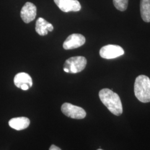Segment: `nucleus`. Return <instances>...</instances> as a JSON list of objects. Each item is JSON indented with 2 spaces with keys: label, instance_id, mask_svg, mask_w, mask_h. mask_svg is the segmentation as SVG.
<instances>
[{
  "label": "nucleus",
  "instance_id": "nucleus-5",
  "mask_svg": "<svg viewBox=\"0 0 150 150\" xmlns=\"http://www.w3.org/2000/svg\"><path fill=\"white\" fill-rule=\"evenodd\" d=\"M125 54L123 48L116 45H108L101 48L100 56L105 59H113L120 57Z\"/></svg>",
  "mask_w": 150,
  "mask_h": 150
},
{
  "label": "nucleus",
  "instance_id": "nucleus-3",
  "mask_svg": "<svg viewBox=\"0 0 150 150\" xmlns=\"http://www.w3.org/2000/svg\"><path fill=\"white\" fill-rule=\"evenodd\" d=\"M87 64V59L83 56L72 57L67 59L64 64V67L69 71V73L77 74L85 69Z\"/></svg>",
  "mask_w": 150,
  "mask_h": 150
},
{
  "label": "nucleus",
  "instance_id": "nucleus-8",
  "mask_svg": "<svg viewBox=\"0 0 150 150\" xmlns=\"http://www.w3.org/2000/svg\"><path fill=\"white\" fill-rule=\"evenodd\" d=\"M37 14L36 6L30 2H27L22 8L21 17L23 21L28 23L35 20Z\"/></svg>",
  "mask_w": 150,
  "mask_h": 150
},
{
  "label": "nucleus",
  "instance_id": "nucleus-16",
  "mask_svg": "<svg viewBox=\"0 0 150 150\" xmlns=\"http://www.w3.org/2000/svg\"><path fill=\"white\" fill-rule=\"evenodd\" d=\"M47 29H48V31H50V32H51V31H53L54 27H53V26H52V25L51 23H49V24H48V28H47Z\"/></svg>",
  "mask_w": 150,
  "mask_h": 150
},
{
  "label": "nucleus",
  "instance_id": "nucleus-11",
  "mask_svg": "<svg viewBox=\"0 0 150 150\" xmlns=\"http://www.w3.org/2000/svg\"><path fill=\"white\" fill-rule=\"evenodd\" d=\"M140 11L143 20L146 22H150V0H141Z\"/></svg>",
  "mask_w": 150,
  "mask_h": 150
},
{
  "label": "nucleus",
  "instance_id": "nucleus-13",
  "mask_svg": "<svg viewBox=\"0 0 150 150\" xmlns=\"http://www.w3.org/2000/svg\"><path fill=\"white\" fill-rule=\"evenodd\" d=\"M129 0H113L115 7L119 11H125L128 6Z\"/></svg>",
  "mask_w": 150,
  "mask_h": 150
},
{
  "label": "nucleus",
  "instance_id": "nucleus-7",
  "mask_svg": "<svg viewBox=\"0 0 150 150\" xmlns=\"http://www.w3.org/2000/svg\"><path fill=\"white\" fill-rule=\"evenodd\" d=\"M54 2L59 9L64 12H77L81 8L78 0H54Z\"/></svg>",
  "mask_w": 150,
  "mask_h": 150
},
{
  "label": "nucleus",
  "instance_id": "nucleus-14",
  "mask_svg": "<svg viewBox=\"0 0 150 150\" xmlns=\"http://www.w3.org/2000/svg\"><path fill=\"white\" fill-rule=\"evenodd\" d=\"M29 88H30V87H29V86H28V85H27V84L22 85L21 86V87H20V88H21L22 90H25V91L28 90Z\"/></svg>",
  "mask_w": 150,
  "mask_h": 150
},
{
  "label": "nucleus",
  "instance_id": "nucleus-4",
  "mask_svg": "<svg viewBox=\"0 0 150 150\" xmlns=\"http://www.w3.org/2000/svg\"><path fill=\"white\" fill-rule=\"evenodd\" d=\"M61 111L64 115L74 119H82L86 116L84 109L70 103H64L61 106Z\"/></svg>",
  "mask_w": 150,
  "mask_h": 150
},
{
  "label": "nucleus",
  "instance_id": "nucleus-2",
  "mask_svg": "<svg viewBox=\"0 0 150 150\" xmlns=\"http://www.w3.org/2000/svg\"><path fill=\"white\" fill-rule=\"evenodd\" d=\"M135 96L143 103L150 102V79L145 75H139L135 80Z\"/></svg>",
  "mask_w": 150,
  "mask_h": 150
},
{
  "label": "nucleus",
  "instance_id": "nucleus-15",
  "mask_svg": "<svg viewBox=\"0 0 150 150\" xmlns=\"http://www.w3.org/2000/svg\"><path fill=\"white\" fill-rule=\"evenodd\" d=\"M61 150L59 147H58L57 146H55V145H52L51 146L50 150Z\"/></svg>",
  "mask_w": 150,
  "mask_h": 150
},
{
  "label": "nucleus",
  "instance_id": "nucleus-1",
  "mask_svg": "<svg viewBox=\"0 0 150 150\" xmlns=\"http://www.w3.org/2000/svg\"><path fill=\"white\" fill-rule=\"evenodd\" d=\"M99 97L103 105L113 115L120 116L122 113V102L116 93L108 88H103L99 92Z\"/></svg>",
  "mask_w": 150,
  "mask_h": 150
},
{
  "label": "nucleus",
  "instance_id": "nucleus-9",
  "mask_svg": "<svg viewBox=\"0 0 150 150\" xmlns=\"http://www.w3.org/2000/svg\"><path fill=\"white\" fill-rule=\"evenodd\" d=\"M30 123V120L25 117L12 118L8 122L9 126L11 128L18 131L27 129L29 126Z\"/></svg>",
  "mask_w": 150,
  "mask_h": 150
},
{
  "label": "nucleus",
  "instance_id": "nucleus-12",
  "mask_svg": "<svg viewBox=\"0 0 150 150\" xmlns=\"http://www.w3.org/2000/svg\"><path fill=\"white\" fill-rule=\"evenodd\" d=\"M48 24L49 22L46 21L43 18H38L36 23V31L40 36H45L47 35Z\"/></svg>",
  "mask_w": 150,
  "mask_h": 150
},
{
  "label": "nucleus",
  "instance_id": "nucleus-17",
  "mask_svg": "<svg viewBox=\"0 0 150 150\" xmlns=\"http://www.w3.org/2000/svg\"><path fill=\"white\" fill-rule=\"evenodd\" d=\"M102 150V149H98V150Z\"/></svg>",
  "mask_w": 150,
  "mask_h": 150
},
{
  "label": "nucleus",
  "instance_id": "nucleus-6",
  "mask_svg": "<svg viewBox=\"0 0 150 150\" xmlns=\"http://www.w3.org/2000/svg\"><path fill=\"white\" fill-rule=\"evenodd\" d=\"M86 42L85 38L81 34L74 33L71 35L64 41L63 47L64 50H72L80 47Z\"/></svg>",
  "mask_w": 150,
  "mask_h": 150
},
{
  "label": "nucleus",
  "instance_id": "nucleus-10",
  "mask_svg": "<svg viewBox=\"0 0 150 150\" xmlns=\"http://www.w3.org/2000/svg\"><path fill=\"white\" fill-rule=\"evenodd\" d=\"M14 83L16 87L20 88L22 85L27 84L30 87H32V80L31 76L27 73L20 72L17 74L14 78Z\"/></svg>",
  "mask_w": 150,
  "mask_h": 150
}]
</instances>
